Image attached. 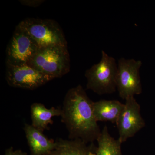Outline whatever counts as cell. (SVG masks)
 Here are the masks:
<instances>
[{
	"instance_id": "obj_2",
	"label": "cell",
	"mask_w": 155,
	"mask_h": 155,
	"mask_svg": "<svg viewBox=\"0 0 155 155\" xmlns=\"http://www.w3.org/2000/svg\"><path fill=\"white\" fill-rule=\"evenodd\" d=\"M28 64L51 80L63 77L70 70L67 46L55 45L39 48Z\"/></svg>"
},
{
	"instance_id": "obj_4",
	"label": "cell",
	"mask_w": 155,
	"mask_h": 155,
	"mask_svg": "<svg viewBox=\"0 0 155 155\" xmlns=\"http://www.w3.org/2000/svg\"><path fill=\"white\" fill-rule=\"evenodd\" d=\"M17 25L30 35L39 48L55 45L67 46L63 30L54 20L27 18Z\"/></svg>"
},
{
	"instance_id": "obj_11",
	"label": "cell",
	"mask_w": 155,
	"mask_h": 155,
	"mask_svg": "<svg viewBox=\"0 0 155 155\" xmlns=\"http://www.w3.org/2000/svg\"><path fill=\"white\" fill-rule=\"evenodd\" d=\"M124 107V104L116 100H101L94 102V114L97 122L116 123Z\"/></svg>"
},
{
	"instance_id": "obj_10",
	"label": "cell",
	"mask_w": 155,
	"mask_h": 155,
	"mask_svg": "<svg viewBox=\"0 0 155 155\" xmlns=\"http://www.w3.org/2000/svg\"><path fill=\"white\" fill-rule=\"evenodd\" d=\"M55 141V148L48 155H96L97 147L94 143L61 138Z\"/></svg>"
},
{
	"instance_id": "obj_14",
	"label": "cell",
	"mask_w": 155,
	"mask_h": 155,
	"mask_svg": "<svg viewBox=\"0 0 155 155\" xmlns=\"http://www.w3.org/2000/svg\"><path fill=\"white\" fill-rule=\"evenodd\" d=\"M45 1L44 0H20L19 2L22 5L28 7L36 8L40 6Z\"/></svg>"
},
{
	"instance_id": "obj_15",
	"label": "cell",
	"mask_w": 155,
	"mask_h": 155,
	"mask_svg": "<svg viewBox=\"0 0 155 155\" xmlns=\"http://www.w3.org/2000/svg\"><path fill=\"white\" fill-rule=\"evenodd\" d=\"M4 155H27V153L21 150H14L11 147L5 150Z\"/></svg>"
},
{
	"instance_id": "obj_1",
	"label": "cell",
	"mask_w": 155,
	"mask_h": 155,
	"mask_svg": "<svg viewBox=\"0 0 155 155\" xmlns=\"http://www.w3.org/2000/svg\"><path fill=\"white\" fill-rule=\"evenodd\" d=\"M93 102L81 85L67 92L61 108V117L69 139H79L87 143L97 141L101 130L94 114Z\"/></svg>"
},
{
	"instance_id": "obj_12",
	"label": "cell",
	"mask_w": 155,
	"mask_h": 155,
	"mask_svg": "<svg viewBox=\"0 0 155 155\" xmlns=\"http://www.w3.org/2000/svg\"><path fill=\"white\" fill-rule=\"evenodd\" d=\"M30 111L31 125L42 131L48 129L49 125L53 124V117L61 116V108L55 107L47 108L40 103L32 104Z\"/></svg>"
},
{
	"instance_id": "obj_5",
	"label": "cell",
	"mask_w": 155,
	"mask_h": 155,
	"mask_svg": "<svg viewBox=\"0 0 155 155\" xmlns=\"http://www.w3.org/2000/svg\"><path fill=\"white\" fill-rule=\"evenodd\" d=\"M142 65L141 61L134 59L122 58L118 61L116 87L122 99L141 94L142 87L140 69Z\"/></svg>"
},
{
	"instance_id": "obj_8",
	"label": "cell",
	"mask_w": 155,
	"mask_h": 155,
	"mask_svg": "<svg viewBox=\"0 0 155 155\" xmlns=\"http://www.w3.org/2000/svg\"><path fill=\"white\" fill-rule=\"evenodd\" d=\"M125 101L124 108L116 123L119 131L118 140L122 143L134 136L145 125L140 106L134 97L127 98Z\"/></svg>"
},
{
	"instance_id": "obj_9",
	"label": "cell",
	"mask_w": 155,
	"mask_h": 155,
	"mask_svg": "<svg viewBox=\"0 0 155 155\" xmlns=\"http://www.w3.org/2000/svg\"><path fill=\"white\" fill-rule=\"evenodd\" d=\"M25 137L31 151V155H48L55 148L56 141L47 137L43 131L25 123Z\"/></svg>"
},
{
	"instance_id": "obj_7",
	"label": "cell",
	"mask_w": 155,
	"mask_h": 155,
	"mask_svg": "<svg viewBox=\"0 0 155 155\" xmlns=\"http://www.w3.org/2000/svg\"><path fill=\"white\" fill-rule=\"evenodd\" d=\"M6 80L13 87L32 90L51 80L28 64L14 65L6 63Z\"/></svg>"
},
{
	"instance_id": "obj_13",
	"label": "cell",
	"mask_w": 155,
	"mask_h": 155,
	"mask_svg": "<svg viewBox=\"0 0 155 155\" xmlns=\"http://www.w3.org/2000/svg\"><path fill=\"white\" fill-rule=\"evenodd\" d=\"M97 141L96 155H122V143L110 135L107 125L101 130Z\"/></svg>"
},
{
	"instance_id": "obj_6",
	"label": "cell",
	"mask_w": 155,
	"mask_h": 155,
	"mask_svg": "<svg viewBox=\"0 0 155 155\" xmlns=\"http://www.w3.org/2000/svg\"><path fill=\"white\" fill-rule=\"evenodd\" d=\"M39 48L30 35L17 25L7 46L6 63L14 65L28 64Z\"/></svg>"
},
{
	"instance_id": "obj_3",
	"label": "cell",
	"mask_w": 155,
	"mask_h": 155,
	"mask_svg": "<svg viewBox=\"0 0 155 155\" xmlns=\"http://www.w3.org/2000/svg\"><path fill=\"white\" fill-rule=\"evenodd\" d=\"M101 55L100 62L87 69L84 75L87 89L100 95L110 94L116 91L118 71V63L115 58L104 51H102Z\"/></svg>"
}]
</instances>
